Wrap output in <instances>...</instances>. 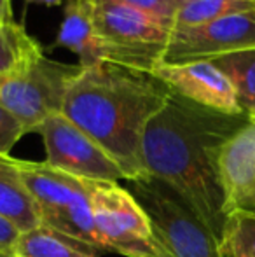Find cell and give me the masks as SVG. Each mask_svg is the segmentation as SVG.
Returning <instances> with one entry per match:
<instances>
[{
	"mask_svg": "<svg viewBox=\"0 0 255 257\" xmlns=\"http://www.w3.org/2000/svg\"><path fill=\"white\" fill-rule=\"evenodd\" d=\"M21 231L13 222L0 217V252H11Z\"/></svg>",
	"mask_w": 255,
	"mask_h": 257,
	"instance_id": "ffe728a7",
	"label": "cell"
},
{
	"mask_svg": "<svg viewBox=\"0 0 255 257\" xmlns=\"http://www.w3.org/2000/svg\"><path fill=\"white\" fill-rule=\"evenodd\" d=\"M0 257H13L11 252H0Z\"/></svg>",
	"mask_w": 255,
	"mask_h": 257,
	"instance_id": "603a6c76",
	"label": "cell"
},
{
	"mask_svg": "<svg viewBox=\"0 0 255 257\" xmlns=\"http://www.w3.org/2000/svg\"><path fill=\"white\" fill-rule=\"evenodd\" d=\"M0 217L20 231L34 229L41 224L37 206L21 179L16 158L11 154H0Z\"/></svg>",
	"mask_w": 255,
	"mask_h": 257,
	"instance_id": "4fadbf2b",
	"label": "cell"
},
{
	"mask_svg": "<svg viewBox=\"0 0 255 257\" xmlns=\"http://www.w3.org/2000/svg\"><path fill=\"white\" fill-rule=\"evenodd\" d=\"M225 217L255 213V117H250L218 154Z\"/></svg>",
	"mask_w": 255,
	"mask_h": 257,
	"instance_id": "8fae6325",
	"label": "cell"
},
{
	"mask_svg": "<svg viewBox=\"0 0 255 257\" xmlns=\"http://www.w3.org/2000/svg\"><path fill=\"white\" fill-rule=\"evenodd\" d=\"M116 2L126 4V6L135 7V9L140 11H145V13L154 14V16L170 21L173 25H175L177 11L180 7L175 0H116Z\"/></svg>",
	"mask_w": 255,
	"mask_h": 257,
	"instance_id": "d6986e66",
	"label": "cell"
},
{
	"mask_svg": "<svg viewBox=\"0 0 255 257\" xmlns=\"http://www.w3.org/2000/svg\"><path fill=\"white\" fill-rule=\"evenodd\" d=\"M44 54L42 46L25 30L23 25L0 21V75L13 74Z\"/></svg>",
	"mask_w": 255,
	"mask_h": 257,
	"instance_id": "9a60e30c",
	"label": "cell"
},
{
	"mask_svg": "<svg viewBox=\"0 0 255 257\" xmlns=\"http://www.w3.org/2000/svg\"><path fill=\"white\" fill-rule=\"evenodd\" d=\"M152 74L173 93L191 102L224 114H245L231 79L211 60L163 63Z\"/></svg>",
	"mask_w": 255,
	"mask_h": 257,
	"instance_id": "30bf717a",
	"label": "cell"
},
{
	"mask_svg": "<svg viewBox=\"0 0 255 257\" xmlns=\"http://www.w3.org/2000/svg\"><path fill=\"white\" fill-rule=\"evenodd\" d=\"M175 2H177L178 6H182V4H184V2H187V0H175Z\"/></svg>",
	"mask_w": 255,
	"mask_h": 257,
	"instance_id": "cb8c5ba5",
	"label": "cell"
},
{
	"mask_svg": "<svg viewBox=\"0 0 255 257\" xmlns=\"http://www.w3.org/2000/svg\"><path fill=\"white\" fill-rule=\"evenodd\" d=\"M255 11V0H187L177 11L175 28L197 27L232 14Z\"/></svg>",
	"mask_w": 255,
	"mask_h": 257,
	"instance_id": "e0dca14e",
	"label": "cell"
},
{
	"mask_svg": "<svg viewBox=\"0 0 255 257\" xmlns=\"http://www.w3.org/2000/svg\"><path fill=\"white\" fill-rule=\"evenodd\" d=\"M35 133L42 137L48 165L93 182L126 180L123 168L105 153V149L62 112L49 115Z\"/></svg>",
	"mask_w": 255,
	"mask_h": 257,
	"instance_id": "ba28073f",
	"label": "cell"
},
{
	"mask_svg": "<svg viewBox=\"0 0 255 257\" xmlns=\"http://www.w3.org/2000/svg\"><path fill=\"white\" fill-rule=\"evenodd\" d=\"M89 200L105 250L126 257H156L149 220L126 187L117 182H91Z\"/></svg>",
	"mask_w": 255,
	"mask_h": 257,
	"instance_id": "52a82bcc",
	"label": "cell"
},
{
	"mask_svg": "<svg viewBox=\"0 0 255 257\" xmlns=\"http://www.w3.org/2000/svg\"><path fill=\"white\" fill-rule=\"evenodd\" d=\"M14 20L11 13V0H0V21Z\"/></svg>",
	"mask_w": 255,
	"mask_h": 257,
	"instance_id": "44dd1931",
	"label": "cell"
},
{
	"mask_svg": "<svg viewBox=\"0 0 255 257\" xmlns=\"http://www.w3.org/2000/svg\"><path fill=\"white\" fill-rule=\"evenodd\" d=\"M53 48L72 51L81 68H91L107 61L95 21V0H68Z\"/></svg>",
	"mask_w": 255,
	"mask_h": 257,
	"instance_id": "7c38bea8",
	"label": "cell"
},
{
	"mask_svg": "<svg viewBox=\"0 0 255 257\" xmlns=\"http://www.w3.org/2000/svg\"><path fill=\"white\" fill-rule=\"evenodd\" d=\"M16 163L37 206L41 224L98 250H105L91 213L89 191L93 180L74 177L46 161L35 163L16 158Z\"/></svg>",
	"mask_w": 255,
	"mask_h": 257,
	"instance_id": "277c9868",
	"label": "cell"
},
{
	"mask_svg": "<svg viewBox=\"0 0 255 257\" xmlns=\"http://www.w3.org/2000/svg\"><path fill=\"white\" fill-rule=\"evenodd\" d=\"M171 89L152 72L112 61L82 68L65 96L62 114L88 133L123 168L126 180L147 175L142 139Z\"/></svg>",
	"mask_w": 255,
	"mask_h": 257,
	"instance_id": "7a4b0ae2",
	"label": "cell"
},
{
	"mask_svg": "<svg viewBox=\"0 0 255 257\" xmlns=\"http://www.w3.org/2000/svg\"><path fill=\"white\" fill-rule=\"evenodd\" d=\"M28 4H41V6H48V7H55L60 6L63 0H27Z\"/></svg>",
	"mask_w": 255,
	"mask_h": 257,
	"instance_id": "7402d4cb",
	"label": "cell"
},
{
	"mask_svg": "<svg viewBox=\"0 0 255 257\" xmlns=\"http://www.w3.org/2000/svg\"><path fill=\"white\" fill-rule=\"evenodd\" d=\"M255 49V11L171 32L163 63L217 60ZM161 63V65H163Z\"/></svg>",
	"mask_w": 255,
	"mask_h": 257,
	"instance_id": "9c48e42d",
	"label": "cell"
},
{
	"mask_svg": "<svg viewBox=\"0 0 255 257\" xmlns=\"http://www.w3.org/2000/svg\"><path fill=\"white\" fill-rule=\"evenodd\" d=\"M248 119L246 114H224L171 91L142 139L145 173L173 187L218 243L227 220L218 154Z\"/></svg>",
	"mask_w": 255,
	"mask_h": 257,
	"instance_id": "6da1fadb",
	"label": "cell"
},
{
	"mask_svg": "<svg viewBox=\"0 0 255 257\" xmlns=\"http://www.w3.org/2000/svg\"><path fill=\"white\" fill-rule=\"evenodd\" d=\"M126 182L149 220L156 257H222L218 240L173 187L152 175Z\"/></svg>",
	"mask_w": 255,
	"mask_h": 257,
	"instance_id": "3957f363",
	"label": "cell"
},
{
	"mask_svg": "<svg viewBox=\"0 0 255 257\" xmlns=\"http://www.w3.org/2000/svg\"><path fill=\"white\" fill-rule=\"evenodd\" d=\"M98 252L91 245L39 224L34 229L21 231L11 254L13 257H98Z\"/></svg>",
	"mask_w": 255,
	"mask_h": 257,
	"instance_id": "5bb4252c",
	"label": "cell"
},
{
	"mask_svg": "<svg viewBox=\"0 0 255 257\" xmlns=\"http://www.w3.org/2000/svg\"><path fill=\"white\" fill-rule=\"evenodd\" d=\"M27 135L25 126L0 103V154H11L13 147Z\"/></svg>",
	"mask_w": 255,
	"mask_h": 257,
	"instance_id": "ac0fdd59",
	"label": "cell"
},
{
	"mask_svg": "<svg viewBox=\"0 0 255 257\" xmlns=\"http://www.w3.org/2000/svg\"><path fill=\"white\" fill-rule=\"evenodd\" d=\"M95 21L107 61L143 72L163 63L173 23L116 0H95Z\"/></svg>",
	"mask_w": 255,
	"mask_h": 257,
	"instance_id": "5b68a950",
	"label": "cell"
},
{
	"mask_svg": "<svg viewBox=\"0 0 255 257\" xmlns=\"http://www.w3.org/2000/svg\"><path fill=\"white\" fill-rule=\"evenodd\" d=\"M81 70L79 65L60 63L44 53L20 70L0 75V103L27 133H35L49 115L62 112L68 88Z\"/></svg>",
	"mask_w": 255,
	"mask_h": 257,
	"instance_id": "8992f818",
	"label": "cell"
},
{
	"mask_svg": "<svg viewBox=\"0 0 255 257\" xmlns=\"http://www.w3.org/2000/svg\"><path fill=\"white\" fill-rule=\"evenodd\" d=\"M211 61L231 79L241 110L255 117V49L227 54Z\"/></svg>",
	"mask_w": 255,
	"mask_h": 257,
	"instance_id": "2e32d148",
	"label": "cell"
}]
</instances>
